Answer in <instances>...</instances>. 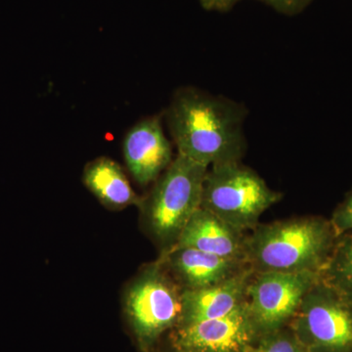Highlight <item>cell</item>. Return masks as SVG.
I'll return each instance as SVG.
<instances>
[{
  "mask_svg": "<svg viewBox=\"0 0 352 352\" xmlns=\"http://www.w3.org/2000/svg\"><path fill=\"white\" fill-rule=\"evenodd\" d=\"M245 233L200 208L190 219L173 248H191L221 258L245 261Z\"/></svg>",
  "mask_w": 352,
  "mask_h": 352,
  "instance_id": "8fae6325",
  "label": "cell"
},
{
  "mask_svg": "<svg viewBox=\"0 0 352 352\" xmlns=\"http://www.w3.org/2000/svg\"><path fill=\"white\" fill-rule=\"evenodd\" d=\"M330 221L338 237L352 232V189L335 208Z\"/></svg>",
  "mask_w": 352,
  "mask_h": 352,
  "instance_id": "2e32d148",
  "label": "cell"
},
{
  "mask_svg": "<svg viewBox=\"0 0 352 352\" xmlns=\"http://www.w3.org/2000/svg\"><path fill=\"white\" fill-rule=\"evenodd\" d=\"M289 326L307 352H352V305L321 280Z\"/></svg>",
  "mask_w": 352,
  "mask_h": 352,
  "instance_id": "8992f818",
  "label": "cell"
},
{
  "mask_svg": "<svg viewBox=\"0 0 352 352\" xmlns=\"http://www.w3.org/2000/svg\"><path fill=\"white\" fill-rule=\"evenodd\" d=\"M245 116L237 102L194 87L179 88L166 111L178 155L208 168L241 161Z\"/></svg>",
  "mask_w": 352,
  "mask_h": 352,
  "instance_id": "6da1fadb",
  "label": "cell"
},
{
  "mask_svg": "<svg viewBox=\"0 0 352 352\" xmlns=\"http://www.w3.org/2000/svg\"><path fill=\"white\" fill-rule=\"evenodd\" d=\"M205 10L228 12L241 0H199Z\"/></svg>",
  "mask_w": 352,
  "mask_h": 352,
  "instance_id": "ac0fdd59",
  "label": "cell"
},
{
  "mask_svg": "<svg viewBox=\"0 0 352 352\" xmlns=\"http://www.w3.org/2000/svg\"><path fill=\"white\" fill-rule=\"evenodd\" d=\"M254 276L250 266L212 286L182 292V316L177 325L219 318L247 302L248 288ZM176 325V326H177Z\"/></svg>",
  "mask_w": 352,
  "mask_h": 352,
  "instance_id": "9c48e42d",
  "label": "cell"
},
{
  "mask_svg": "<svg viewBox=\"0 0 352 352\" xmlns=\"http://www.w3.org/2000/svg\"><path fill=\"white\" fill-rule=\"evenodd\" d=\"M163 259L184 289H188L220 283L249 266L240 259L221 258L191 248H171L164 252Z\"/></svg>",
  "mask_w": 352,
  "mask_h": 352,
  "instance_id": "7c38bea8",
  "label": "cell"
},
{
  "mask_svg": "<svg viewBox=\"0 0 352 352\" xmlns=\"http://www.w3.org/2000/svg\"><path fill=\"white\" fill-rule=\"evenodd\" d=\"M160 258L129 289L126 312L139 349L151 352L160 338L177 325L182 316V291L164 271Z\"/></svg>",
  "mask_w": 352,
  "mask_h": 352,
  "instance_id": "5b68a950",
  "label": "cell"
},
{
  "mask_svg": "<svg viewBox=\"0 0 352 352\" xmlns=\"http://www.w3.org/2000/svg\"><path fill=\"white\" fill-rule=\"evenodd\" d=\"M270 6L278 13L286 16L298 15L310 6L314 0H258Z\"/></svg>",
  "mask_w": 352,
  "mask_h": 352,
  "instance_id": "e0dca14e",
  "label": "cell"
},
{
  "mask_svg": "<svg viewBox=\"0 0 352 352\" xmlns=\"http://www.w3.org/2000/svg\"><path fill=\"white\" fill-rule=\"evenodd\" d=\"M251 352H307L289 326L259 338Z\"/></svg>",
  "mask_w": 352,
  "mask_h": 352,
  "instance_id": "9a60e30c",
  "label": "cell"
},
{
  "mask_svg": "<svg viewBox=\"0 0 352 352\" xmlns=\"http://www.w3.org/2000/svg\"><path fill=\"white\" fill-rule=\"evenodd\" d=\"M208 166L178 155L144 200L150 230L168 250L175 245L183 229L201 208ZM164 251V252H166Z\"/></svg>",
  "mask_w": 352,
  "mask_h": 352,
  "instance_id": "277c9868",
  "label": "cell"
},
{
  "mask_svg": "<svg viewBox=\"0 0 352 352\" xmlns=\"http://www.w3.org/2000/svg\"><path fill=\"white\" fill-rule=\"evenodd\" d=\"M173 352H175V351H173Z\"/></svg>",
  "mask_w": 352,
  "mask_h": 352,
  "instance_id": "d6986e66",
  "label": "cell"
},
{
  "mask_svg": "<svg viewBox=\"0 0 352 352\" xmlns=\"http://www.w3.org/2000/svg\"><path fill=\"white\" fill-rule=\"evenodd\" d=\"M337 239L330 219L325 217L258 224L245 239V263L254 273H320Z\"/></svg>",
  "mask_w": 352,
  "mask_h": 352,
  "instance_id": "7a4b0ae2",
  "label": "cell"
},
{
  "mask_svg": "<svg viewBox=\"0 0 352 352\" xmlns=\"http://www.w3.org/2000/svg\"><path fill=\"white\" fill-rule=\"evenodd\" d=\"M124 155L127 168L141 185L154 182L168 168L171 164V148L159 118L141 120L127 132Z\"/></svg>",
  "mask_w": 352,
  "mask_h": 352,
  "instance_id": "30bf717a",
  "label": "cell"
},
{
  "mask_svg": "<svg viewBox=\"0 0 352 352\" xmlns=\"http://www.w3.org/2000/svg\"><path fill=\"white\" fill-rule=\"evenodd\" d=\"M320 280L352 305V232L338 237Z\"/></svg>",
  "mask_w": 352,
  "mask_h": 352,
  "instance_id": "5bb4252c",
  "label": "cell"
},
{
  "mask_svg": "<svg viewBox=\"0 0 352 352\" xmlns=\"http://www.w3.org/2000/svg\"><path fill=\"white\" fill-rule=\"evenodd\" d=\"M320 273H254L248 288V307L259 338L287 327Z\"/></svg>",
  "mask_w": 352,
  "mask_h": 352,
  "instance_id": "52a82bcc",
  "label": "cell"
},
{
  "mask_svg": "<svg viewBox=\"0 0 352 352\" xmlns=\"http://www.w3.org/2000/svg\"><path fill=\"white\" fill-rule=\"evenodd\" d=\"M283 198L240 162L212 166L204 180L201 208L245 233L258 226L264 212Z\"/></svg>",
  "mask_w": 352,
  "mask_h": 352,
  "instance_id": "3957f363",
  "label": "cell"
},
{
  "mask_svg": "<svg viewBox=\"0 0 352 352\" xmlns=\"http://www.w3.org/2000/svg\"><path fill=\"white\" fill-rule=\"evenodd\" d=\"M83 182L106 207H143L144 199L136 195L119 164L109 157H98L88 164L83 173Z\"/></svg>",
  "mask_w": 352,
  "mask_h": 352,
  "instance_id": "4fadbf2b",
  "label": "cell"
},
{
  "mask_svg": "<svg viewBox=\"0 0 352 352\" xmlns=\"http://www.w3.org/2000/svg\"><path fill=\"white\" fill-rule=\"evenodd\" d=\"M258 340L248 302L226 316L175 326L170 335L175 352H251Z\"/></svg>",
  "mask_w": 352,
  "mask_h": 352,
  "instance_id": "ba28073f",
  "label": "cell"
}]
</instances>
